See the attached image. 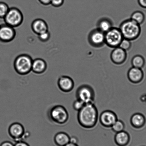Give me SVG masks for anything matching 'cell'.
I'll return each instance as SVG.
<instances>
[{
    "label": "cell",
    "instance_id": "1",
    "mask_svg": "<svg viewBox=\"0 0 146 146\" xmlns=\"http://www.w3.org/2000/svg\"><path fill=\"white\" fill-rule=\"evenodd\" d=\"M78 122L83 128L91 129L96 127L99 120L98 110L94 103L86 104L78 111Z\"/></svg>",
    "mask_w": 146,
    "mask_h": 146
},
{
    "label": "cell",
    "instance_id": "2",
    "mask_svg": "<svg viewBox=\"0 0 146 146\" xmlns=\"http://www.w3.org/2000/svg\"><path fill=\"white\" fill-rule=\"evenodd\" d=\"M119 28L122 34L123 38L131 41L138 39L141 35V25H139L130 18L122 22Z\"/></svg>",
    "mask_w": 146,
    "mask_h": 146
},
{
    "label": "cell",
    "instance_id": "3",
    "mask_svg": "<svg viewBox=\"0 0 146 146\" xmlns=\"http://www.w3.org/2000/svg\"><path fill=\"white\" fill-rule=\"evenodd\" d=\"M47 115L49 120L58 125H63L68 121L69 116L68 110L64 106L56 105L48 110Z\"/></svg>",
    "mask_w": 146,
    "mask_h": 146
},
{
    "label": "cell",
    "instance_id": "4",
    "mask_svg": "<svg viewBox=\"0 0 146 146\" xmlns=\"http://www.w3.org/2000/svg\"><path fill=\"white\" fill-rule=\"evenodd\" d=\"M33 59L29 55L22 54L15 58L14 62V67L18 74L25 76L32 71Z\"/></svg>",
    "mask_w": 146,
    "mask_h": 146
},
{
    "label": "cell",
    "instance_id": "5",
    "mask_svg": "<svg viewBox=\"0 0 146 146\" xmlns=\"http://www.w3.org/2000/svg\"><path fill=\"white\" fill-rule=\"evenodd\" d=\"M76 99L85 103H94L95 93L94 89L88 84H84L78 87L76 91Z\"/></svg>",
    "mask_w": 146,
    "mask_h": 146
},
{
    "label": "cell",
    "instance_id": "6",
    "mask_svg": "<svg viewBox=\"0 0 146 146\" xmlns=\"http://www.w3.org/2000/svg\"><path fill=\"white\" fill-rule=\"evenodd\" d=\"M3 19L5 24L15 28L22 25L24 17L22 12L18 8L13 7L9 8Z\"/></svg>",
    "mask_w": 146,
    "mask_h": 146
},
{
    "label": "cell",
    "instance_id": "7",
    "mask_svg": "<svg viewBox=\"0 0 146 146\" xmlns=\"http://www.w3.org/2000/svg\"><path fill=\"white\" fill-rule=\"evenodd\" d=\"M124 39L119 28L113 27L105 33V44L110 48L119 46L120 42Z\"/></svg>",
    "mask_w": 146,
    "mask_h": 146
},
{
    "label": "cell",
    "instance_id": "8",
    "mask_svg": "<svg viewBox=\"0 0 146 146\" xmlns=\"http://www.w3.org/2000/svg\"><path fill=\"white\" fill-rule=\"evenodd\" d=\"M88 40L91 46L95 48H100L105 44V33L98 29L90 31L88 35Z\"/></svg>",
    "mask_w": 146,
    "mask_h": 146
},
{
    "label": "cell",
    "instance_id": "9",
    "mask_svg": "<svg viewBox=\"0 0 146 146\" xmlns=\"http://www.w3.org/2000/svg\"><path fill=\"white\" fill-rule=\"evenodd\" d=\"M25 127L21 123L18 122L13 123L9 126L8 129L10 137L13 139L15 142L24 141L25 139Z\"/></svg>",
    "mask_w": 146,
    "mask_h": 146
},
{
    "label": "cell",
    "instance_id": "10",
    "mask_svg": "<svg viewBox=\"0 0 146 146\" xmlns=\"http://www.w3.org/2000/svg\"><path fill=\"white\" fill-rule=\"evenodd\" d=\"M16 35L15 28L7 25L2 24L0 27V42L7 43L13 40Z\"/></svg>",
    "mask_w": 146,
    "mask_h": 146
},
{
    "label": "cell",
    "instance_id": "11",
    "mask_svg": "<svg viewBox=\"0 0 146 146\" xmlns=\"http://www.w3.org/2000/svg\"><path fill=\"white\" fill-rule=\"evenodd\" d=\"M117 119V114L114 112L108 110L103 111L99 117L100 124L106 128H111Z\"/></svg>",
    "mask_w": 146,
    "mask_h": 146
},
{
    "label": "cell",
    "instance_id": "12",
    "mask_svg": "<svg viewBox=\"0 0 146 146\" xmlns=\"http://www.w3.org/2000/svg\"><path fill=\"white\" fill-rule=\"evenodd\" d=\"M127 57V51L119 47L114 48L110 54V58L114 64L120 65L126 61Z\"/></svg>",
    "mask_w": 146,
    "mask_h": 146
},
{
    "label": "cell",
    "instance_id": "13",
    "mask_svg": "<svg viewBox=\"0 0 146 146\" xmlns=\"http://www.w3.org/2000/svg\"><path fill=\"white\" fill-rule=\"evenodd\" d=\"M58 87L62 92L69 93L73 90L74 87V82L69 76H62L59 77L57 81Z\"/></svg>",
    "mask_w": 146,
    "mask_h": 146
},
{
    "label": "cell",
    "instance_id": "14",
    "mask_svg": "<svg viewBox=\"0 0 146 146\" xmlns=\"http://www.w3.org/2000/svg\"><path fill=\"white\" fill-rule=\"evenodd\" d=\"M144 76L142 69L132 67L129 69L127 73L128 80L131 83L137 84L142 81Z\"/></svg>",
    "mask_w": 146,
    "mask_h": 146
},
{
    "label": "cell",
    "instance_id": "15",
    "mask_svg": "<svg viewBox=\"0 0 146 146\" xmlns=\"http://www.w3.org/2000/svg\"><path fill=\"white\" fill-rule=\"evenodd\" d=\"M130 140V134L125 130L116 133L114 137L115 143L117 146H127Z\"/></svg>",
    "mask_w": 146,
    "mask_h": 146
},
{
    "label": "cell",
    "instance_id": "16",
    "mask_svg": "<svg viewBox=\"0 0 146 146\" xmlns=\"http://www.w3.org/2000/svg\"><path fill=\"white\" fill-rule=\"evenodd\" d=\"M130 123L132 127L134 128L141 129L145 125L146 117L144 115L141 113H134L130 117Z\"/></svg>",
    "mask_w": 146,
    "mask_h": 146
},
{
    "label": "cell",
    "instance_id": "17",
    "mask_svg": "<svg viewBox=\"0 0 146 146\" xmlns=\"http://www.w3.org/2000/svg\"><path fill=\"white\" fill-rule=\"evenodd\" d=\"M31 28L34 33L37 35L48 31V25L46 22L40 18L35 19L32 22Z\"/></svg>",
    "mask_w": 146,
    "mask_h": 146
},
{
    "label": "cell",
    "instance_id": "18",
    "mask_svg": "<svg viewBox=\"0 0 146 146\" xmlns=\"http://www.w3.org/2000/svg\"><path fill=\"white\" fill-rule=\"evenodd\" d=\"M47 64L45 60L38 58L33 60L32 64V71L37 74H41L46 71Z\"/></svg>",
    "mask_w": 146,
    "mask_h": 146
},
{
    "label": "cell",
    "instance_id": "19",
    "mask_svg": "<svg viewBox=\"0 0 146 146\" xmlns=\"http://www.w3.org/2000/svg\"><path fill=\"white\" fill-rule=\"evenodd\" d=\"M70 137L64 132H59L54 136V140L57 146H64L70 142Z\"/></svg>",
    "mask_w": 146,
    "mask_h": 146
},
{
    "label": "cell",
    "instance_id": "20",
    "mask_svg": "<svg viewBox=\"0 0 146 146\" xmlns=\"http://www.w3.org/2000/svg\"><path fill=\"white\" fill-rule=\"evenodd\" d=\"M96 26L98 29L104 33L114 27L112 21L110 18L107 17H103L99 19Z\"/></svg>",
    "mask_w": 146,
    "mask_h": 146
},
{
    "label": "cell",
    "instance_id": "21",
    "mask_svg": "<svg viewBox=\"0 0 146 146\" xmlns=\"http://www.w3.org/2000/svg\"><path fill=\"white\" fill-rule=\"evenodd\" d=\"M131 64L132 67L142 69L145 66V59L144 56L141 55H136L132 59Z\"/></svg>",
    "mask_w": 146,
    "mask_h": 146
},
{
    "label": "cell",
    "instance_id": "22",
    "mask_svg": "<svg viewBox=\"0 0 146 146\" xmlns=\"http://www.w3.org/2000/svg\"><path fill=\"white\" fill-rule=\"evenodd\" d=\"M130 19L140 25H142L145 19V14L141 11H135L131 15Z\"/></svg>",
    "mask_w": 146,
    "mask_h": 146
},
{
    "label": "cell",
    "instance_id": "23",
    "mask_svg": "<svg viewBox=\"0 0 146 146\" xmlns=\"http://www.w3.org/2000/svg\"><path fill=\"white\" fill-rule=\"evenodd\" d=\"M125 127V124L124 122L118 119L111 126V128L113 131L116 133L124 130Z\"/></svg>",
    "mask_w": 146,
    "mask_h": 146
},
{
    "label": "cell",
    "instance_id": "24",
    "mask_svg": "<svg viewBox=\"0 0 146 146\" xmlns=\"http://www.w3.org/2000/svg\"><path fill=\"white\" fill-rule=\"evenodd\" d=\"M10 8L7 4L4 2H0V18L4 19L9 11Z\"/></svg>",
    "mask_w": 146,
    "mask_h": 146
},
{
    "label": "cell",
    "instance_id": "25",
    "mask_svg": "<svg viewBox=\"0 0 146 146\" xmlns=\"http://www.w3.org/2000/svg\"><path fill=\"white\" fill-rule=\"evenodd\" d=\"M131 41L124 38L120 42L119 47L126 51H127L131 49Z\"/></svg>",
    "mask_w": 146,
    "mask_h": 146
},
{
    "label": "cell",
    "instance_id": "26",
    "mask_svg": "<svg viewBox=\"0 0 146 146\" xmlns=\"http://www.w3.org/2000/svg\"><path fill=\"white\" fill-rule=\"evenodd\" d=\"M38 35L39 40L43 42H47L50 37V34L49 31L42 33Z\"/></svg>",
    "mask_w": 146,
    "mask_h": 146
},
{
    "label": "cell",
    "instance_id": "27",
    "mask_svg": "<svg viewBox=\"0 0 146 146\" xmlns=\"http://www.w3.org/2000/svg\"><path fill=\"white\" fill-rule=\"evenodd\" d=\"M85 104H86L83 102L76 99V100H75L73 103V108L76 111H78L81 109L83 108Z\"/></svg>",
    "mask_w": 146,
    "mask_h": 146
},
{
    "label": "cell",
    "instance_id": "28",
    "mask_svg": "<svg viewBox=\"0 0 146 146\" xmlns=\"http://www.w3.org/2000/svg\"><path fill=\"white\" fill-rule=\"evenodd\" d=\"M64 2V0H51L50 5L55 7H60L63 5Z\"/></svg>",
    "mask_w": 146,
    "mask_h": 146
},
{
    "label": "cell",
    "instance_id": "29",
    "mask_svg": "<svg viewBox=\"0 0 146 146\" xmlns=\"http://www.w3.org/2000/svg\"><path fill=\"white\" fill-rule=\"evenodd\" d=\"M137 2L140 7L143 9H146V0H137Z\"/></svg>",
    "mask_w": 146,
    "mask_h": 146
},
{
    "label": "cell",
    "instance_id": "30",
    "mask_svg": "<svg viewBox=\"0 0 146 146\" xmlns=\"http://www.w3.org/2000/svg\"><path fill=\"white\" fill-rule=\"evenodd\" d=\"M15 146H30L27 143L24 141L17 142L15 144Z\"/></svg>",
    "mask_w": 146,
    "mask_h": 146
},
{
    "label": "cell",
    "instance_id": "31",
    "mask_svg": "<svg viewBox=\"0 0 146 146\" xmlns=\"http://www.w3.org/2000/svg\"><path fill=\"white\" fill-rule=\"evenodd\" d=\"M78 139L76 136H73L70 137V143H73V144H78Z\"/></svg>",
    "mask_w": 146,
    "mask_h": 146
},
{
    "label": "cell",
    "instance_id": "32",
    "mask_svg": "<svg viewBox=\"0 0 146 146\" xmlns=\"http://www.w3.org/2000/svg\"><path fill=\"white\" fill-rule=\"evenodd\" d=\"M38 1L42 5L47 6L50 5L51 0H38Z\"/></svg>",
    "mask_w": 146,
    "mask_h": 146
},
{
    "label": "cell",
    "instance_id": "33",
    "mask_svg": "<svg viewBox=\"0 0 146 146\" xmlns=\"http://www.w3.org/2000/svg\"><path fill=\"white\" fill-rule=\"evenodd\" d=\"M0 146H15V144L11 141H6L1 143Z\"/></svg>",
    "mask_w": 146,
    "mask_h": 146
},
{
    "label": "cell",
    "instance_id": "34",
    "mask_svg": "<svg viewBox=\"0 0 146 146\" xmlns=\"http://www.w3.org/2000/svg\"><path fill=\"white\" fill-rule=\"evenodd\" d=\"M64 146H79L78 145V144H73V143H72L69 142V143H68V144Z\"/></svg>",
    "mask_w": 146,
    "mask_h": 146
},
{
    "label": "cell",
    "instance_id": "35",
    "mask_svg": "<svg viewBox=\"0 0 146 146\" xmlns=\"http://www.w3.org/2000/svg\"><path fill=\"white\" fill-rule=\"evenodd\" d=\"M0 27H1V25H0Z\"/></svg>",
    "mask_w": 146,
    "mask_h": 146
}]
</instances>
